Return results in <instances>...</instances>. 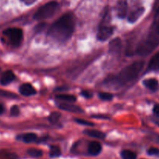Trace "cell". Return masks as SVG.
<instances>
[{
    "label": "cell",
    "mask_w": 159,
    "mask_h": 159,
    "mask_svg": "<svg viewBox=\"0 0 159 159\" xmlns=\"http://www.w3.org/2000/svg\"><path fill=\"white\" fill-rule=\"evenodd\" d=\"M0 71H1V69H0Z\"/></svg>",
    "instance_id": "obj_34"
},
{
    "label": "cell",
    "mask_w": 159,
    "mask_h": 159,
    "mask_svg": "<svg viewBox=\"0 0 159 159\" xmlns=\"http://www.w3.org/2000/svg\"><path fill=\"white\" fill-rule=\"evenodd\" d=\"M20 140L23 141V142L26 143V144H30V143H34L38 141V138L37 135L34 133H27L21 135L20 138Z\"/></svg>",
    "instance_id": "obj_17"
},
{
    "label": "cell",
    "mask_w": 159,
    "mask_h": 159,
    "mask_svg": "<svg viewBox=\"0 0 159 159\" xmlns=\"http://www.w3.org/2000/svg\"><path fill=\"white\" fill-rule=\"evenodd\" d=\"M147 71H159V51L156 53L150 60L147 66Z\"/></svg>",
    "instance_id": "obj_11"
},
{
    "label": "cell",
    "mask_w": 159,
    "mask_h": 159,
    "mask_svg": "<svg viewBox=\"0 0 159 159\" xmlns=\"http://www.w3.org/2000/svg\"><path fill=\"white\" fill-rule=\"evenodd\" d=\"M77 124H81V125H84V126H87V127H93L94 124L93 123L90 122V121H87L85 120H82V119H76L75 120Z\"/></svg>",
    "instance_id": "obj_26"
},
{
    "label": "cell",
    "mask_w": 159,
    "mask_h": 159,
    "mask_svg": "<svg viewBox=\"0 0 159 159\" xmlns=\"http://www.w3.org/2000/svg\"><path fill=\"white\" fill-rule=\"evenodd\" d=\"M157 142L159 143V138H158V139H157Z\"/></svg>",
    "instance_id": "obj_33"
},
{
    "label": "cell",
    "mask_w": 159,
    "mask_h": 159,
    "mask_svg": "<svg viewBox=\"0 0 159 159\" xmlns=\"http://www.w3.org/2000/svg\"><path fill=\"white\" fill-rule=\"evenodd\" d=\"M19 91H20V94L24 96H31L37 93L35 89L33 87L32 85L29 83H25L20 85Z\"/></svg>",
    "instance_id": "obj_10"
},
{
    "label": "cell",
    "mask_w": 159,
    "mask_h": 159,
    "mask_svg": "<svg viewBox=\"0 0 159 159\" xmlns=\"http://www.w3.org/2000/svg\"><path fill=\"white\" fill-rule=\"evenodd\" d=\"M61 117V113L59 112H54V113H51L49 116H48V120L51 124H55L58 121L60 120Z\"/></svg>",
    "instance_id": "obj_22"
},
{
    "label": "cell",
    "mask_w": 159,
    "mask_h": 159,
    "mask_svg": "<svg viewBox=\"0 0 159 159\" xmlns=\"http://www.w3.org/2000/svg\"><path fill=\"white\" fill-rule=\"evenodd\" d=\"M0 96L5 98H8V99H17V96L14 93H10V92L5 91V90L0 89Z\"/></svg>",
    "instance_id": "obj_23"
},
{
    "label": "cell",
    "mask_w": 159,
    "mask_h": 159,
    "mask_svg": "<svg viewBox=\"0 0 159 159\" xmlns=\"http://www.w3.org/2000/svg\"><path fill=\"white\" fill-rule=\"evenodd\" d=\"M143 84L147 89L152 92H157L159 89V83L157 79H145Z\"/></svg>",
    "instance_id": "obj_15"
},
{
    "label": "cell",
    "mask_w": 159,
    "mask_h": 159,
    "mask_svg": "<svg viewBox=\"0 0 159 159\" xmlns=\"http://www.w3.org/2000/svg\"><path fill=\"white\" fill-rule=\"evenodd\" d=\"M84 134L87 136L90 137V138H97V139L102 140L105 138V134L103 132L97 130H86L84 131Z\"/></svg>",
    "instance_id": "obj_16"
},
{
    "label": "cell",
    "mask_w": 159,
    "mask_h": 159,
    "mask_svg": "<svg viewBox=\"0 0 159 159\" xmlns=\"http://www.w3.org/2000/svg\"><path fill=\"white\" fill-rule=\"evenodd\" d=\"M92 117L98 118V119H104V120L109 119V118L108 117V116H104V115H94V116H92Z\"/></svg>",
    "instance_id": "obj_30"
},
{
    "label": "cell",
    "mask_w": 159,
    "mask_h": 159,
    "mask_svg": "<svg viewBox=\"0 0 159 159\" xmlns=\"http://www.w3.org/2000/svg\"><path fill=\"white\" fill-rule=\"evenodd\" d=\"M114 31L113 26H111V15L108 9H106L98 27L97 38L100 41H105L111 36Z\"/></svg>",
    "instance_id": "obj_4"
},
{
    "label": "cell",
    "mask_w": 159,
    "mask_h": 159,
    "mask_svg": "<svg viewBox=\"0 0 159 159\" xmlns=\"http://www.w3.org/2000/svg\"><path fill=\"white\" fill-rule=\"evenodd\" d=\"M122 51V41L119 38L112 40L109 43V51L112 54H118Z\"/></svg>",
    "instance_id": "obj_13"
},
{
    "label": "cell",
    "mask_w": 159,
    "mask_h": 159,
    "mask_svg": "<svg viewBox=\"0 0 159 159\" xmlns=\"http://www.w3.org/2000/svg\"><path fill=\"white\" fill-rule=\"evenodd\" d=\"M15 79V75L10 70L6 71L2 73L1 78H0V83L2 85H7L10 84L11 82H13Z\"/></svg>",
    "instance_id": "obj_12"
},
{
    "label": "cell",
    "mask_w": 159,
    "mask_h": 159,
    "mask_svg": "<svg viewBox=\"0 0 159 159\" xmlns=\"http://www.w3.org/2000/svg\"><path fill=\"white\" fill-rule=\"evenodd\" d=\"M121 157L123 159H136L137 155L132 151L123 150L121 152Z\"/></svg>",
    "instance_id": "obj_21"
},
{
    "label": "cell",
    "mask_w": 159,
    "mask_h": 159,
    "mask_svg": "<svg viewBox=\"0 0 159 159\" xmlns=\"http://www.w3.org/2000/svg\"><path fill=\"white\" fill-rule=\"evenodd\" d=\"M144 12V8L142 6H139V5H136L133 6L131 11L129 12V15H128V21L131 23H133L143 15Z\"/></svg>",
    "instance_id": "obj_7"
},
{
    "label": "cell",
    "mask_w": 159,
    "mask_h": 159,
    "mask_svg": "<svg viewBox=\"0 0 159 159\" xmlns=\"http://www.w3.org/2000/svg\"><path fill=\"white\" fill-rule=\"evenodd\" d=\"M50 157L51 158H57L61 155V149L59 148V146L51 145L50 146Z\"/></svg>",
    "instance_id": "obj_19"
},
{
    "label": "cell",
    "mask_w": 159,
    "mask_h": 159,
    "mask_svg": "<svg viewBox=\"0 0 159 159\" xmlns=\"http://www.w3.org/2000/svg\"><path fill=\"white\" fill-rule=\"evenodd\" d=\"M20 1L23 2L26 5H31L33 4L36 0H20Z\"/></svg>",
    "instance_id": "obj_31"
},
{
    "label": "cell",
    "mask_w": 159,
    "mask_h": 159,
    "mask_svg": "<svg viewBox=\"0 0 159 159\" xmlns=\"http://www.w3.org/2000/svg\"><path fill=\"white\" fill-rule=\"evenodd\" d=\"M81 96H84L86 99H90V98H91L93 96V94L91 93H90L89 91H87V90H82L81 91Z\"/></svg>",
    "instance_id": "obj_28"
},
{
    "label": "cell",
    "mask_w": 159,
    "mask_h": 159,
    "mask_svg": "<svg viewBox=\"0 0 159 159\" xmlns=\"http://www.w3.org/2000/svg\"><path fill=\"white\" fill-rule=\"evenodd\" d=\"M56 99H59V100L65 101L67 102H73L76 100V96H73V95H68V94H60L56 96Z\"/></svg>",
    "instance_id": "obj_18"
},
{
    "label": "cell",
    "mask_w": 159,
    "mask_h": 159,
    "mask_svg": "<svg viewBox=\"0 0 159 159\" xmlns=\"http://www.w3.org/2000/svg\"><path fill=\"white\" fill-rule=\"evenodd\" d=\"M59 5L57 2L51 1L46 3L44 6H41L35 14L34 15V20H44L46 19L51 18L55 15L57 10L59 9Z\"/></svg>",
    "instance_id": "obj_5"
},
{
    "label": "cell",
    "mask_w": 159,
    "mask_h": 159,
    "mask_svg": "<svg viewBox=\"0 0 159 159\" xmlns=\"http://www.w3.org/2000/svg\"><path fill=\"white\" fill-rule=\"evenodd\" d=\"M27 154L32 158H40L43 155V152L37 148H30L27 150Z\"/></svg>",
    "instance_id": "obj_20"
},
{
    "label": "cell",
    "mask_w": 159,
    "mask_h": 159,
    "mask_svg": "<svg viewBox=\"0 0 159 159\" xmlns=\"http://www.w3.org/2000/svg\"><path fill=\"white\" fill-rule=\"evenodd\" d=\"M143 65H144V62L142 61L133 62L123 68L118 75V76L111 79L110 82L114 85L121 86V85H124L132 82L139 75L140 71L143 69Z\"/></svg>",
    "instance_id": "obj_3"
},
{
    "label": "cell",
    "mask_w": 159,
    "mask_h": 159,
    "mask_svg": "<svg viewBox=\"0 0 159 159\" xmlns=\"http://www.w3.org/2000/svg\"><path fill=\"white\" fill-rule=\"evenodd\" d=\"M20 114V108L17 105H14L10 109V115L12 116H17Z\"/></svg>",
    "instance_id": "obj_25"
},
{
    "label": "cell",
    "mask_w": 159,
    "mask_h": 159,
    "mask_svg": "<svg viewBox=\"0 0 159 159\" xmlns=\"http://www.w3.org/2000/svg\"><path fill=\"white\" fill-rule=\"evenodd\" d=\"M153 112H154V114L155 115L156 117L159 118V105L154 106V109H153Z\"/></svg>",
    "instance_id": "obj_29"
},
{
    "label": "cell",
    "mask_w": 159,
    "mask_h": 159,
    "mask_svg": "<svg viewBox=\"0 0 159 159\" xmlns=\"http://www.w3.org/2000/svg\"><path fill=\"white\" fill-rule=\"evenodd\" d=\"M101 149H102V147H101V144L99 142H98V141H91L89 144L87 151H88V153L90 155L96 156V155H98L101 153Z\"/></svg>",
    "instance_id": "obj_14"
},
{
    "label": "cell",
    "mask_w": 159,
    "mask_h": 159,
    "mask_svg": "<svg viewBox=\"0 0 159 159\" xmlns=\"http://www.w3.org/2000/svg\"><path fill=\"white\" fill-rule=\"evenodd\" d=\"M3 34L12 47L20 46L23 38V30L17 27L8 28L3 32Z\"/></svg>",
    "instance_id": "obj_6"
},
{
    "label": "cell",
    "mask_w": 159,
    "mask_h": 159,
    "mask_svg": "<svg viewBox=\"0 0 159 159\" xmlns=\"http://www.w3.org/2000/svg\"><path fill=\"white\" fill-rule=\"evenodd\" d=\"M75 17L68 12L59 17L52 23L48 31L50 38L58 42H65L73 35L75 29Z\"/></svg>",
    "instance_id": "obj_1"
},
{
    "label": "cell",
    "mask_w": 159,
    "mask_h": 159,
    "mask_svg": "<svg viewBox=\"0 0 159 159\" xmlns=\"http://www.w3.org/2000/svg\"><path fill=\"white\" fill-rule=\"evenodd\" d=\"M3 112H4V107L0 103V115L3 113Z\"/></svg>",
    "instance_id": "obj_32"
},
{
    "label": "cell",
    "mask_w": 159,
    "mask_h": 159,
    "mask_svg": "<svg viewBox=\"0 0 159 159\" xmlns=\"http://www.w3.org/2000/svg\"><path fill=\"white\" fill-rule=\"evenodd\" d=\"M58 107L60 110H65V111L70 112V113H83L84 110L82 108L76 105H73V104L70 103V102H62V103L58 104Z\"/></svg>",
    "instance_id": "obj_9"
},
{
    "label": "cell",
    "mask_w": 159,
    "mask_h": 159,
    "mask_svg": "<svg viewBox=\"0 0 159 159\" xmlns=\"http://www.w3.org/2000/svg\"><path fill=\"white\" fill-rule=\"evenodd\" d=\"M159 44V6L154 14L152 24L147 35L137 47V54L147 56L151 54Z\"/></svg>",
    "instance_id": "obj_2"
},
{
    "label": "cell",
    "mask_w": 159,
    "mask_h": 159,
    "mask_svg": "<svg viewBox=\"0 0 159 159\" xmlns=\"http://www.w3.org/2000/svg\"><path fill=\"white\" fill-rule=\"evenodd\" d=\"M116 15L118 18L123 19L127 16L128 3L126 0H118L115 6Z\"/></svg>",
    "instance_id": "obj_8"
},
{
    "label": "cell",
    "mask_w": 159,
    "mask_h": 159,
    "mask_svg": "<svg viewBox=\"0 0 159 159\" xmlns=\"http://www.w3.org/2000/svg\"><path fill=\"white\" fill-rule=\"evenodd\" d=\"M147 154L151 156L159 157V149L156 148H151L147 150Z\"/></svg>",
    "instance_id": "obj_27"
},
{
    "label": "cell",
    "mask_w": 159,
    "mask_h": 159,
    "mask_svg": "<svg viewBox=\"0 0 159 159\" xmlns=\"http://www.w3.org/2000/svg\"><path fill=\"white\" fill-rule=\"evenodd\" d=\"M98 96H99V98L101 100L104 101H110L112 100V98H113L112 94L108 93H100L99 94H98Z\"/></svg>",
    "instance_id": "obj_24"
}]
</instances>
